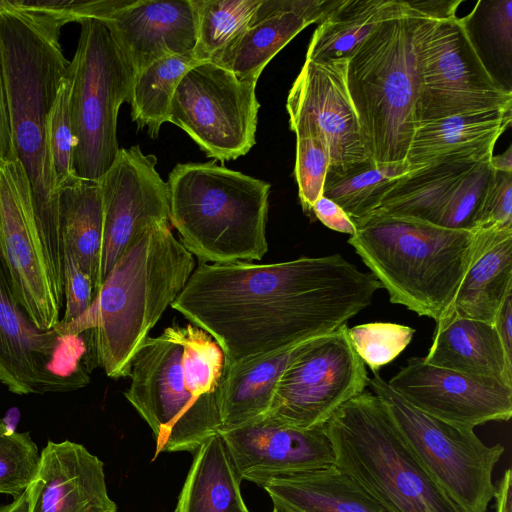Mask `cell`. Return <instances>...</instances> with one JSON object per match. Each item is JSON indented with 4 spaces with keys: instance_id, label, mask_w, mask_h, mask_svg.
I'll return each mask as SVG.
<instances>
[{
    "instance_id": "cell-1",
    "label": "cell",
    "mask_w": 512,
    "mask_h": 512,
    "mask_svg": "<svg viewBox=\"0 0 512 512\" xmlns=\"http://www.w3.org/2000/svg\"><path fill=\"white\" fill-rule=\"evenodd\" d=\"M382 289L341 254L199 263L171 304L220 346L226 365L330 334Z\"/></svg>"
},
{
    "instance_id": "cell-2",
    "label": "cell",
    "mask_w": 512,
    "mask_h": 512,
    "mask_svg": "<svg viewBox=\"0 0 512 512\" xmlns=\"http://www.w3.org/2000/svg\"><path fill=\"white\" fill-rule=\"evenodd\" d=\"M61 30L0 0V65L16 158L27 176L34 213L62 282L57 188L48 144V120L68 61Z\"/></svg>"
},
{
    "instance_id": "cell-3",
    "label": "cell",
    "mask_w": 512,
    "mask_h": 512,
    "mask_svg": "<svg viewBox=\"0 0 512 512\" xmlns=\"http://www.w3.org/2000/svg\"><path fill=\"white\" fill-rule=\"evenodd\" d=\"M194 269L193 255L169 222L146 227L115 263L89 309L54 329L63 336L84 335L96 366L110 378L128 377L134 355Z\"/></svg>"
},
{
    "instance_id": "cell-4",
    "label": "cell",
    "mask_w": 512,
    "mask_h": 512,
    "mask_svg": "<svg viewBox=\"0 0 512 512\" xmlns=\"http://www.w3.org/2000/svg\"><path fill=\"white\" fill-rule=\"evenodd\" d=\"M225 356L189 323L148 336L131 362L127 401L150 427L154 461L163 452H194L219 433Z\"/></svg>"
},
{
    "instance_id": "cell-5",
    "label": "cell",
    "mask_w": 512,
    "mask_h": 512,
    "mask_svg": "<svg viewBox=\"0 0 512 512\" xmlns=\"http://www.w3.org/2000/svg\"><path fill=\"white\" fill-rule=\"evenodd\" d=\"M347 242L386 289L390 302L437 323L450 309L484 239V228L455 230L372 213L353 222Z\"/></svg>"
},
{
    "instance_id": "cell-6",
    "label": "cell",
    "mask_w": 512,
    "mask_h": 512,
    "mask_svg": "<svg viewBox=\"0 0 512 512\" xmlns=\"http://www.w3.org/2000/svg\"><path fill=\"white\" fill-rule=\"evenodd\" d=\"M415 16L391 0L371 34L348 59L346 82L368 157L379 168L406 169L420 123V70Z\"/></svg>"
},
{
    "instance_id": "cell-7",
    "label": "cell",
    "mask_w": 512,
    "mask_h": 512,
    "mask_svg": "<svg viewBox=\"0 0 512 512\" xmlns=\"http://www.w3.org/2000/svg\"><path fill=\"white\" fill-rule=\"evenodd\" d=\"M167 185L169 223L199 262L263 258L269 183L210 161L177 164Z\"/></svg>"
},
{
    "instance_id": "cell-8",
    "label": "cell",
    "mask_w": 512,
    "mask_h": 512,
    "mask_svg": "<svg viewBox=\"0 0 512 512\" xmlns=\"http://www.w3.org/2000/svg\"><path fill=\"white\" fill-rule=\"evenodd\" d=\"M324 429L334 464L388 512H458L371 390L343 404Z\"/></svg>"
},
{
    "instance_id": "cell-9",
    "label": "cell",
    "mask_w": 512,
    "mask_h": 512,
    "mask_svg": "<svg viewBox=\"0 0 512 512\" xmlns=\"http://www.w3.org/2000/svg\"><path fill=\"white\" fill-rule=\"evenodd\" d=\"M80 24L77 49L69 64L72 163L78 178L99 181L120 150L118 111L123 102L130 101L135 74L102 21L87 19Z\"/></svg>"
},
{
    "instance_id": "cell-10",
    "label": "cell",
    "mask_w": 512,
    "mask_h": 512,
    "mask_svg": "<svg viewBox=\"0 0 512 512\" xmlns=\"http://www.w3.org/2000/svg\"><path fill=\"white\" fill-rule=\"evenodd\" d=\"M368 387L383 401L409 449L458 512H486L496 493L492 474L504 447L488 446L474 430L420 411L379 372L368 379Z\"/></svg>"
},
{
    "instance_id": "cell-11",
    "label": "cell",
    "mask_w": 512,
    "mask_h": 512,
    "mask_svg": "<svg viewBox=\"0 0 512 512\" xmlns=\"http://www.w3.org/2000/svg\"><path fill=\"white\" fill-rule=\"evenodd\" d=\"M407 2L415 16L420 123L454 115L511 110L512 92L500 86L486 70L461 19L439 17L423 1Z\"/></svg>"
},
{
    "instance_id": "cell-12",
    "label": "cell",
    "mask_w": 512,
    "mask_h": 512,
    "mask_svg": "<svg viewBox=\"0 0 512 512\" xmlns=\"http://www.w3.org/2000/svg\"><path fill=\"white\" fill-rule=\"evenodd\" d=\"M86 338L41 330L19 304L0 248V383L17 395L85 387L92 370Z\"/></svg>"
},
{
    "instance_id": "cell-13",
    "label": "cell",
    "mask_w": 512,
    "mask_h": 512,
    "mask_svg": "<svg viewBox=\"0 0 512 512\" xmlns=\"http://www.w3.org/2000/svg\"><path fill=\"white\" fill-rule=\"evenodd\" d=\"M256 83L211 61L199 62L181 78L169 122L185 131L207 157L236 160L255 144L260 108Z\"/></svg>"
},
{
    "instance_id": "cell-14",
    "label": "cell",
    "mask_w": 512,
    "mask_h": 512,
    "mask_svg": "<svg viewBox=\"0 0 512 512\" xmlns=\"http://www.w3.org/2000/svg\"><path fill=\"white\" fill-rule=\"evenodd\" d=\"M347 329L344 324L306 345L281 375L263 416L302 429L322 427L365 390L366 365L351 346Z\"/></svg>"
},
{
    "instance_id": "cell-15",
    "label": "cell",
    "mask_w": 512,
    "mask_h": 512,
    "mask_svg": "<svg viewBox=\"0 0 512 512\" xmlns=\"http://www.w3.org/2000/svg\"><path fill=\"white\" fill-rule=\"evenodd\" d=\"M0 248L19 304L39 329H53L63 300L18 160L0 164Z\"/></svg>"
},
{
    "instance_id": "cell-16",
    "label": "cell",
    "mask_w": 512,
    "mask_h": 512,
    "mask_svg": "<svg viewBox=\"0 0 512 512\" xmlns=\"http://www.w3.org/2000/svg\"><path fill=\"white\" fill-rule=\"evenodd\" d=\"M156 164L157 158L144 154L139 145L122 148L99 180L103 207L100 288L141 230L169 222L168 185Z\"/></svg>"
},
{
    "instance_id": "cell-17",
    "label": "cell",
    "mask_w": 512,
    "mask_h": 512,
    "mask_svg": "<svg viewBox=\"0 0 512 512\" xmlns=\"http://www.w3.org/2000/svg\"><path fill=\"white\" fill-rule=\"evenodd\" d=\"M348 59L305 60L287 97L290 129L315 131L332 168L369 159L346 82Z\"/></svg>"
},
{
    "instance_id": "cell-18",
    "label": "cell",
    "mask_w": 512,
    "mask_h": 512,
    "mask_svg": "<svg viewBox=\"0 0 512 512\" xmlns=\"http://www.w3.org/2000/svg\"><path fill=\"white\" fill-rule=\"evenodd\" d=\"M493 171L489 161L441 162L410 170L373 213L414 218L448 229L474 230Z\"/></svg>"
},
{
    "instance_id": "cell-19",
    "label": "cell",
    "mask_w": 512,
    "mask_h": 512,
    "mask_svg": "<svg viewBox=\"0 0 512 512\" xmlns=\"http://www.w3.org/2000/svg\"><path fill=\"white\" fill-rule=\"evenodd\" d=\"M388 384L420 411L455 427L472 429L512 416V386L470 376L412 357Z\"/></svg>"
},
{
    "instance_id": "cell-20",
    "label": "cell",
    "mask_w": 512,
    "mask_h": 512,
    "mask_svg": "<svg viewBox=\"0 0 512 512\" xmlns=\"http://www.w3.org/2000/svg\"><path fill=\"white\" fill-rule=\"evenodd\" d=\"M224 439L242 480L255 483L272 475L293 474L334 464L324 426L302 429L261 416L231 429Z\"/></svg>"
},
{
    "instance_id": "cell-21",
    "label": "cell",
    "mask_w": 512,
    "mask_h": 512,
    "mask_svg": "<svg viewBox=\"0 0 512 512\" xmlns=\"http://www.w3.org/2000/svg\"><path fill=\"white\" fill-rule=\"evenodd\" d=\"M102 22L134 74L161 58L193 56L197 40L193 0H123Z\"/></svg>"
},
{
    "instance_id": "cell-22",
    "label": "cell",
    "mask_w": 512,
    "mask_h": 512,
    "mask_svg": "<svg viewBox=\"0 0 512 512\" xmlns=\"http://www.w3.org/2000/svg\"><path fill=\"white\" fill-rule=\"evenodd\" d=\"M28 512H118L103 462L83 445L48 441L26 489Z\"/></svg>"
},
{
    "instance_id": "cell-23",
    "label": "cell",
    "mask_w": 512,
    "mask_h": 512,
    "mask_svg": "<svg viewBox=\"0 0 512 512\" xmlns=\"http://www.w3.org/2000/svg\"><path fill=\"white\" fill-rule=\"evenodd\" d=\"M335 0H261L247 29L211 62L257 82L270 60L297 34L318 23Z\"/></svg>"
},
{
    "instance_id": "cell-24",
    "label": "cell",
    "mask_w": 512,
    "mask_h": 512,
    "mask_svg": "<svg viewBox=\"0 0 512 512\" xmlns=\"http://www.w3.org/2000/svg\"><path fill=\"white\" fill-rule=\"evenodd\" d=\"M511 124V110H493L421 122L406 164L414 170L441 162L490 161L500 135Z\"/></svg>"
},
{
    "instance_id": "cell-25",
    "label": "cell",
    "mask_w": 512,
    "mask_h": 512,
    "mask_svg": "<svg viewBox=\"0 0 512 512\" xmlns=\"http://www.w3.org/2000/svg\"><path fill=\"white\" fill-rule=\"evenodd\" d=\"M426 363L512 386L508 358L492 323L449 314L436 323Z\"/></svg>"
},
{
    "instance_id": "cell-26",
    "label": "cell",
    "mask_w": 512,
    "mask_h": 512,
    "mask_svg": "<svg viewBox=\"0 0 512 512\" xmlns=\"http://www.w3.org/2000/svg\"><path fill=\"white\" fill-rule=\"evenodd\" d=\"M255 484L269 495L273 512H388L335 464L272 475Z\"/></svg>"
},
{
    "instance_id": "cell-27",
    "label": "cell",
    "mask_w": 512,
    "mask_h": 512,
    "mask_svg": "<svg viewBox=\"0 0 512 512\" xmlns=\"http://www.w3.org/2000/svg\"><path fill=\"white\" fill-rule=\"evenodd\" d=\"M481 228L485 230L481 249L442 318L457 314L494 324L502 303L512 293V226Z\"/></svg>"
},
{
    "instance_id": "cell-28",
    "label": "cell",
    "mask_w": 512,
    "mask_h": 512,
    "mask_svg": "<svg viewBox=\"0 0 512 512\" xmlns=\"http://www.w3.org/2000/svg\"><path fill=\"white\" fill-rule=\"evenodd\" d=\"M312 340L234 365L225 363L219 396L220 430L263 416L270 407L281 375Z\"/></svg>"
},
{
    "instance_id": "cell-29",
    "label": "cell",
    "mask_w": 512,
    "mask_h": 512,
    "mask_svg": "<svg viewBox=\"0 0 512 512\" xmlns=\"http://www.w3.org/2000/svg\"><path fill=\"white\" fill-rule=\"evenodd\" d=\"M241 481L217 433L194 452L175 512H249L241 496Z\"/></svg>"
},
{
    "instance_id": "cell-30",
    "label": "cell",
    "mask_w": 512,
    "mask_h": 512,
    "mask_svg": "<svg viewBox=\"0 0 512 512\" xmlns=\"http://www.w3.org/2000/svg\"><path fill=\"white\" fill-rule=\"evenodd\" d=\"M58 223L67 246L94 285L100 289L103 207L99 181L75 178L57 190Z\"/></svg>"
},
{
    "instance_id": "cell-31",
    "label": "cell",
    "mask_w": 512,
    "mask_h": 512,
    "mask_svg": "<svg viewBox=\"0 0 512 512\" xmlns=\"http://www.w3.org/2000/svg\"><path fill=\"white\" fill-rule=\"evenodd\" d=\"M391 0H335L318 22L306 60L349 59L371 34Z\"/></svg>"
},
{
    "instance_id": "cell-32",
    "label": "cell",
    "mask_w": 512,
    "mask_h": 512,
    "mask_svg": "<svg viewBox=\"0 0 512 512\" xmlns=\"http://www.w3.org/2000/svg\"><path fill=\"white\" fill-rule=\"evenodd\" d=\"M460 19L486 70L512 92V0H480Z\"/></svg>"
},
{
    "instance_id": "cell-33",
    "label": "cell",
    "mask_w": 512,
    "mask_h": 512,
    "mask_svg": "<svg viewBox=\"0 0 512 512\" xmlns=\"http://www.w3.org/2000/svg\"><path fill=\"white\" fill-rule=\"evenodd\" d=\"M409 171V168H379L370 159L345 167H329L323 196L337 203L353 222L359 221L376 211L392 187Z\"/></svg>"
},
{
    "instance_id": "cell-34",
    "label": "cell",
    "mask_w": 512,
    "mask_h": 512,
    "mask_svg": "<svg viewBox=\"0 0 512 512\" xmlns=\"http://www.w3.org/2000/svg\"><path fill=\"white\" fill-rule=\"evenodd\" d=\"M197 62L192 55L161 58L135 74L129 104L132 120L157 138L169 122L175 90L184 74Z\"/></svg>"
},
{
    "instance_id": "cell-35",
    "label": "cell",
    "mask_w": 512,
    "mask_h": 512,
    "mask_svg": "<svg viewBox=\"0 0 512 512\" xmlns=\"http://www.w3.org/2000/svg\"><path fill=\"white\" fill-rule=\"evenodd\" d=\"M197 40L193 58L212 61L249 26L261 0H193Z\"/></svg>"
},
{
    "instance_id": "cell-36",
    "label": "cell",
    "mask_w": 512,
    "mask_h": 512,
    "mask_svg": "<svg viewBox=\"0 0 512 512\" xmlns=\"http://www.w3.org/2000/svg\"><path fill=\"white\" fill-rule=\"evenodd\" d=\"M39 461L30 433L11 430L0 418V493L20 496L32 482Z\"/></svg>"
},
{
    "instance_id": "cell-37",
    "label": "cell",
    "mask_w": 512,
    "mask_h": 512,
    "mask_svg": "<svg viewBox=\"0 0 512 512\" xmlns=\"http://www.w3.org/2000/svg\"><path fill=\"white\" fill-rule=\"evenodd\" d=\"M414 333L412 327L391 322H370L347 329L351 346L373 373L399 356Z\"/></svg>"
},
{
    "instance_id": "cell-38",
    "label": "cell",
    "mask_w": 512,
    "mask_h": 512,
    "mask_svg": "<svg viewBox=\"0 0 512 512\" xmlns=\"http://www.w3.org/2000/svg\"><path fill=\"white\" fill-rule=\"evenodd\" d=\"M296 135V158L294 175L303 211L311 215L312 207L323 195L324 181L330 166L326 147L315 131H304Z\"/></svg>"
},
{
    "instance_id": "cell-39",
    "label": "cell",
    "mask_w": 512,
    "mask_h": 512,
    "mask_svg": "<svg viewBox=\"0 0 512 512\" xmlns=\"http://www.w3.org/2000/svg\"><path fill=\"white\" fill-rule=\"evenodd\" d=\"M71 85L72 77L68 66L48 120V144L57 190L77 178L72 163L74 137L69 114Z\"/></svg>"
},
{
    "instance_id": "cell-40",
    "label": "cell",
    "mask_w": 512,
    "mask_h": 512,
    "mask_svg": "<svg viewBox=\"0 0 512 512\" xmlns=\"http://www.w3.org/2000/svg\"><path fill=\"white\" fill-rule=\"evenodd\" d=\"M123 0H6L11 6L61 30L69 22L104 21Z\"/></svg>"
},
{
    "instance_id": "cell-41",
    "label": "cell",
    "mask_w": 512,
    "mask_h": 512,
    "mask_svg": "<svg viewBox=\"0 0 512 512\" xmlns=\"http://www.w3.org/2000/svg\"><path fill=\"white\" fill-rule=\"evenodd\" d=\"M62 268L65 311L59 324L67 325L89 309L94 300V285L72 251L65 245H62Z\"/></svg>"
},
{
    "instance_id": "cell-42",
    "label": "cell",
    "mask_w": 512,
    "mask_h": 512,
    "mask_svg": "<svg viewBox=\"0 0 512 512\" xmlns=\"http://www.w3.org/2000/svg\"><path fill=\"white\" fill-rule=\"evenodd\" d=\"M512 226V173L493 171L478 209L475 229Z\"/></svg>"
},
{
    "instance_id": "cell-43",
    "label": "cell",
    "mask_w": 512,
    "mask_h": 512,
    "mask_svg": "<svg viewBox=\"0 0 512 512\" xmlns=\"http://www.w3.org/2000/svg\"><path fill=\"white\" fill-rule=\"evenodd\" d=\"M312 214L331 230L350 236L356 232V226L347 213L337 203L323 195L314 203Z\"/></svg>"
},
{
    "instance_id": "cell-44",
    "label": "cell",
    "mask_w": 512,
    "mask_h": 512,
    "mask_svg": "<svg viewBox=\"0 0 512 512\" xmlns=\"http://www.w3.org/2000/svg\"><path fill=\"white\" fill-rule=\"evenodd\" d=\"M6 102V94L3 83L2 69L0 65V164L16 161Z\"/></svg>"
},
{
    "instance_id": "cell-45",
    "label": "cell",
    "mask_w": 512,
    "mask_h": 512,
    "mask_svg": "<svg viewBox=\"0 0 512 512\" xmlns=\"http://www.w3.org/2000/svg\"><path fill=\"white\" fill-rule=\"evenodd\" d=\"M494 326L508 358L512 360V293L505 298L498 310Z\"/></svg>"
},
{
    "instance_id": "cell-46",
    "label": "cell",
    "mask_w": 512,
    "mask_h": 512,
    "mask_svg": "<svg viewBox=\"0 0 512 512\" xmlns=\"http://www.w3.org/2000/svg\"><path fill=\"white\" fill-rule=\"evenodd\" d=\"M495 512H512V471L508 468L496 487Z\"/></svg>"
},
{
    "instance_id": "cell-47",
    "label": "cell",
    "mask_w": 512,
    "mask_h": 512,
    "mask_svg": "<svg viewBox=\"0 0 512 512\" xmlns=\"http://www.w3.org/2000/svg\"><path fill=\"white\" fill-rule=\"evenodd\" d=\"M490 166L494 171L512 173V146L499 155H492Z\"/></svg>"
},
{
    "instance_id": "cell-48",
    "label": "cell",
    "mask_w": 512,
    "mask_h": 512,
    "mask_svg": "<svg viewBox=\"0 0 512 512\" xmlns=\"http://www.w3.org/2000/svg\"><path fill=\"white\" fill-rule=\"evenodd\" d=\"M0 512H28V492L25 490L11 503L0 505Z\"/></svg>"
}]
</instances>
